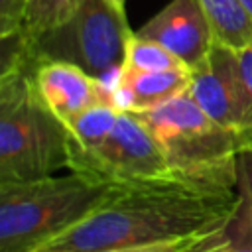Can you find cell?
I'll return each mask as SVG.
<instances>
[{"mask_svg": "<svg viewBox=\"0 0 252 252\" xmlns=\"http://www.w3.org/2000/svg\"><path fill=\"white\" fill-rule=\"evenodd\" d=\"M238 207V191L171 177L122 187L71 228L28 252H104L222 230Z\"/></svg>", "mask_w": 252, "mask_h": 252, "instance_id": "obj_1", "label": "cell"}, {"mask_svg": "<svg viewBox=\"0 0 252 252\" xmlns=\"http://www.w3.org/2000/svg\"><path fill=\"white\" fill-rule=\"evenodd\" d=\"M122 187L81 173L0 183V252H28L71 228Z\"/></svg>", "mask_w": 252, "mask_h": 252, "instance_id": "obj_2", "label": "cell"}, {"mask_svg": "<svg viewBox=\"0 0 252 252\" xmlns=\"http://www.w3.org/2000/svg\"><path fill=\"white\" fill-rule=\"evenodd\" d=\"M134 114L154 134L175 175L236 189L242 138L215 122L189 91L158 108Z\"/></svg>", "mask_w": 252, "mask_h": 252, "instance_id": "obj_3", "label": "cell"}, {"mask_svg": "<svg viewBox=\"0 0 252 252\" xmlns=\"http://www.w3.org/2000/svg\"><path fill=\"white\" fill-rule=\"evenodd\" d=\"M69 152V130L37 98L30 73H0V183L57 175Z\"/></svg>", "mask_w": 252, "mask_h": 252, "instance_id": "obj_4", "label": "cell"}, {"mask_svg": "<svg viewBox=\"0 0 252 252\" xmlns=\"http://www.w3.org/2000/svg\"><path fill=\"white\" fill-rule=\"evenodd\" d=\"M130 35L124 12L106 0H81L65 24L26 41L28 71L43 61H65L98 79L114 81L122 69Z\"/></svg>", "mask_w": 252, "mask_h": 252, "instance_id": "obj_5", "label": "cell"}, {"mask_svg": "<svg viewBox=\"0 0 252 252\" xmlns=\"http://www.w3.org/2000/svg\"><path fill=\"white\" fill-rule=\"evenodd\" d=\"M69 171L98 183L120 187L181 177L167 165V159L148 126L130 110H120L116 126L96 148L79 150L71 144Z\"/></svg>", "mask_w": 252, "mask_h": 252, "instance_id": "obj_6", "label": "cell"}, {"mask_svg": "<svg viewBox=\"0 0 252 252\" xmlns=\"http://www.w3.org/2000/svg\"><path fill=\"white\" fill-rule=\"evenodd\" d=\"M189 94L220 126L252 140V91L242 73L238 51L215 43L201 63L191 67Z\"/></svg>", "mask_w": 252, "mask_h": 252, "instance_id": "obj_7", "label": "cell"}, {"mask_svg": "<svg viewBox=\"0 0 252 252\" xmlns=\"http://www.w3.org/2000/svg\"><path fill=\"white\" fill-rule=\"evenodd\" d=\"M28 73L37 98L65 126L96 104L116 106L114 81L98 79L77 65L43 61L33 65Z\"/></svg>", "mask_w": 252, "mask_h": 252, "instance_id": "obj_8", "label": "cell"}, {"mask_svg": "<svg viewBox=\"0 0 252 252\" xmlns=\"http://www.w3.org/2000/svg\"><path fill=\"white\" fill-rule=\"evenodd\" d=\"M136 33L161 43L189 69L201 63L217 43L211 20L201 0H171L136 30Z\"/></svg>", "mask_w": 252, "mask_h": 252, "instance_id": "obj_9", "label": "cell"}, {"mask_svg": "<svg viewBox=\"0 0 252 252\" xmlns=\"http://www.w3.org/2000/svg\"><path fill=\"white\" fill-rule=\"evenodd\" d=\"M191 83V69L175 71H128L120 69L114 79V98L120 110L144 112L161 106L185 93Z\"/></svg>", "mask_w": 252, "mask_h": 252, "instance_id": "obj_10", "label": "cell"}, {"mask_svg": "<svg viewBox=\"0 0 252 252\" xmlns=\"http://www.w3.org/2000/svg\"><path fill=\"white\" fill-rule=\"evenodd\" d=\"M217 43L230 49H246L252 45V16L240 0H201Z\"/></svg>", "mask_w": 252, "mask_h": 252, "instance_id": "obj_11", "label": "cell"}, {"mask_svg": "<svg viewBox=\"0 0 252 252\" xmlns=\"http://www.w3.org/2000/svg\"><path fill=\"white\" fill-rule=\"evenodd\" d=\"M118 116H120V108H116L114 104H96L85 110L81 116H77L73 122L67 124L71 144L79 150L96 148L108 138V134L116 126Z\"/></svg>", "mask_w": 252, "mask_h": 252, "instance_id": "obj_12", "label": "cell"}, {"mask_svg": "<svg viewBox=\"0 0 252 252\" xmlns=\"http://www.w3.org/2000/svg\"><path fill=\"white\" fill-rule=\"evenodd\" d=\"M122 69H128V71H175V69H189V67L161 43L140 37L136 32H132L128 45H126Z\"/></svg>", "mask_w": 252, "mask_h": 252, "instance_id": "obj_13", "label": "cell"}, {"mask_svg": "<svg viewBox=\"0 0 252 252\" xmlns=\"http://www.w3.org/2000/svg\"><path fill=\"white\" fill-rule=\"evenodd\" d=\"M79 4L81 0H28L20 33L26 41H32L41 33L65 24L75 14Z\"/></svg>", "mask_w": 252, "mask_h": 252, "instance_id": "obj_14", "label": "cell"}, {"mask_svg": "<svg viewBox=\"0 0 252 252\" xmlns=\"http://www.w3.org/2000/svg\"><path fill=\"white\" fill-rule=\"evenodd\" d=\"M226 228L207 232V234H195V236H185V238H177V240H167V242H156V244H148V246L104 250V252H219L226 244Z\"/></svg>", "mask_w": 252, "mask_h": 252, "instance_id": "obj_15", "label": "cell"}, {"mask_svg": "<svg viewBox=\"0 0 252 252\" xmlns=\"http://www.w3.org/2000/svg\"><path fill=\"white\" fill-rule=\"evenodd\" d=\"M28 0H0V37L22 32Z\"/></svg>", "mask_w": 252, "mask_h": 252, "instance_id": "obj_16", "label": "cell"}, {"mask_svg": "<svg viewBox=\"0 0 252 252\" xmlns=\"http://www.w3.org/2000/svg\"><path fill=\"white\" fill-rule=\"evenodd\" d=\"M238 59H240V65H242V73L246 77V83H248V87L252 91V45L246 47V49H240L238 51ZM246 150H252V140H250V144H248Z\"/></svg>", "mask_w": 252, "mask_h": 252, "instance_id": "obj_17", "label": "cell"}, {"mask_svg": "<svg viewBox=\"0 0 252 252\" xmlns=\"http://www.w3.org/2000/svg\"><path fill=\"white\" fill-rule=\"evenodd\" d=\"M106 2H108L112 8H116L118 12H124V14H126V10H124V8H126V0H106Z\"/></svg>", "mask_w": 252, "mask_h": 252, "instance_id": "obj_18", "label": "cell"}, {"mask_svg": "<svg viewBox=\"0 0 252 252\" xmlns=\"http://www.w3.org/2000/svg\"><path fill=\"white\" fill-rule=\"evenodd\" d=\"M219 252H220V250H219Z\"/></svg>", "mask_w": 252, "mask_h": 252, "instance_id": "obj_19", "label": "cell"}]
</instances>
